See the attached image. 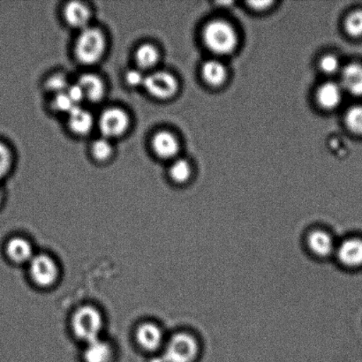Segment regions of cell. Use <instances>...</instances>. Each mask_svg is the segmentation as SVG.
<instances>
[{
  "label": "cell",
  "mask_w": 362,
  "mask_h": 362,
  "mask_svg": "<svg viewBox=\"0 0 362 362\" xmlns=\"http://www.w3.org/2000/svg\"><path fill=\"white\" fill-rule=\"evenodd\" d=\"M152 150L158 158H173L179 152V141L172 133L161 131L155 134L151 141Z\"/></svg>",
  "instance_id": "obj_12"
},
{
  "label": "cell",
  "mask_w": 362,
  "mask_h": 362,
  "mask_svg": "<svg viewBox=\"0 0 362 362\" xmlns=\"http://www.w3.org/2000/svg\"><path fill=\"white\" fill-rule=\"evenodd\" d=\"M320 69L326 74H333L339 69V62L334 55H326L320 60Z\"/></svg>",
  "instance_id": "obj_28"
},
{
  "label": "cell",
  "mask_w": 362,
  "mask_h": 362,
  "mask_svg": "<svg viewBox=\"0 0 362 362\" xmlns=\"http://www.w3.org/2000/svg\"><path fill=\"white\" fill-rule=\"evenodd\" d=\"M318 104L325 110H332L337 107L342 100V91L339 84L325 83L318 88L317 93Z\"/></svg>",
  "instance_id": "obj_16"
},
{
  "label": "cell",
  "mask_w": 362,
  "mask_h": 362,
  "mask_svg": "<svg viewBox=\"0 0 362 362\" xmlns=\"http://www.w3.org/2000/svg\"><path fill=\"white\" fill-rule=\"evenodd\" d=\"M6 253L7 257L16 264H30L35 257L31 243L23 237H13L7 241Z\"/></svg>",
  "instance_id": "obj_11"
},
{
  "label": "cell",
  "mask_w": 362,
  "mask_h": 362,
  "mask_svg": "<svg viewBox=\"0 0 362 362\" xmlns=\"http://www.w3.org/2000/svg\"><path fill=\"white\" fill-rule=\"evenodd\" d=\"M307 244L312 254L322 258L334 254L337 248L331 234L324 230H315L308 234Z\"/></svg>",
  "instance_id": "obj_10"
},
{
  "label": "cell",
  "mask_w": 362,
  "mask_h": 362,
  "mask_svg": "<svg viewBox=\"0 0 362 362\" xmlns=\"http://www.w3.org/2000/svg\"><path fill=\"white\" fill-rule=\"evenodd\" d=\"M170 176L176 183L182 184L190 179L191 166L185 159H178L170 168Z\"/></svg>",
  "instance_id": "obj_21"
},
{
  "label": "cell",
  "mask_w": 362,
  "mask_h": 362,
  "mask_svg": "<svg viewBox=\"0 0 362 362\" xmlns=\"http://www.w3.org/2000/svg\"><path fill=\"white\" fill-rule=\"evenodd\" d=\"M158 51L154 45L145 44L137 49L136 59L138 66L141 69H151L158 63Z\"/></svg>",
  "instance_id": "obj_20"
},
{
  "label": "cell",
  "mask_w": 362,
  "mask_h": 362,
  "mask_svg": "<svg viewBox=\"0 0 362 362\" xmlns=\"http://www.w3.org/2000/svg\"><path fill=\"white\" fill-rule=\"evenodd\" d=\"M98 125L103 136L106 139L119 137L129 129V116L122 109L109 108L103 112Z\"/></svg>",
  "instance_id": "obj_7"
},
{
  "label": "cell",
  "mask_w": 362,
  "mask_h": 362,
  "mask_svg": "<svg viewBox=\"0 0 362 362\" xmlns=\"http://www.w3.org/2000/svg\"><path fill=\"white\" fill-rule=\"evenodd\" d=\"M46 86H47L49 90L56 92L57 95H58L66 92L70 85L67 83L65 76H62V74H56V76L49 78L47 83H46Z\"/></svg>",
  "instance_id": "obj_26"
},
{
  "label": "cell",
  "mask_w": 362,
  "mask_h": 362,
  "mask_svg": "<svg viewBox=\"0 0 362 362\" xmlns=\"http://www.w3.org/2000/svg\"><path fill=\"white\" fill-rule=\"evenodd\" d=\"M113 356L112 346L101 339L87 343L83 353L84 362H113Z\"/></svg>",
  "instance_id": "obj_13"
},
{
  "label": "cell",
  "mask_w": 362,
  "mask_h": 362,
  "mask_svg": "<svg viewBox=\"0 0 362 362\" xmlns=\"http://www.w3.org/2000/svg\"><path fill=\"white\" fill-rule=\"evenodd\" d=\"M84 94L85 99L90 102H99L104 98L105 87L103 81L95 74H86L79 78L77 83Z\"/></svg>",
  "instance_id": "obj_14"
},
{
  "label": "cell",
  "mask_w": 362,
  "mask_h": 362,
  "mask_svg": "<svg viewBox=\"0 0 362 362\" xmlns=\"http://www.w3.org/2000/svg\"><path fill=\"white\" fill-rule=\"evenodd\" d=\"M250 6L252 7V8L257 9V10H264L265 8H267L269 6H271L272 2L269 1H254V2H250Z\"/></svg>",
  "instance_id": "obj_31"
},
{
  "label": "cell",
  "mask_w": 362,
  "mask_h": 362,
  "mask_svg": "<svg viewBox=\"0 0 362 362\" xmlns=\"http://www.w3.org/2000/svg\"><path fill=\"white\" fill-rule=\"evenodd\" d=\"M345 28L347 33L352 37L362 35V10L356 11L346 18Z\"/></svg>",
  "instance_id": "obj_24"
},
{
  "label": "cell",
  "mask_w": 362,
  "mask_h": 362,
  "mask_svg": "<svg viewBox=\"0 0 362 362\" xmlns=\"http://www.w3.org/2000/svg\"><path fill=\"white\" fill-rule=\"evenodd\" d=\"M66 93L69 95L74 104L79 106L80 103L85 99L83 90L78 84L70 85L67 88Z\"/></svg>",
  "instance_id": "obj_29"
},
{
  "label": "cell",
  "mask_w": 362,
  "mask_h": 362,
  "mask_svg": "<svg viewBox=\"0 0 362 362\" xmlns=\"http://www.w3.org/2000/svg\"><path fill=\"white\" fill-rule=\"evenodd\" d=\"M342 85L354 95H362V66L352 63L342 71Z\"/></svg>",
  "instance_id": "obj_18"
},
{
  "label": "cell",
  "mask_w": 362,
  "mask_h": 362,
  "mask_svg": "<svg viewBox=\"0 0 362 362\" xmlns=\"http://www.w3.org/2000/svg\"><path fill=\"white\" fill-rule=\"evenodd\" d=\"M202 74L204 81L213 87L221 86L227 77V71L223 63L218 60H209L202 67Z\"/></svg>",
  "instance_id": "obj_19"
},
{
  "label": "cell",
  "mask_w": 362,
  "mask_h": 362,
  "mask_svg": "<svg viewBox=\"0 0 362 362\" xmlns=\"http://www.w3.org/2000/svg\"><path fill=\"white\" fill-rule=\"evenodd\" d=\"M105 49L106 41L102 31L97 28L87 27L81 30L74 52L81 63L94 65L104 56Z\"/></svg>",
  "instance_id": "obj_3"
},
{
  "label": "cell",
  "mask_w": 362,
  "mask_h": 362,
  "mask_svg": "<svg viewBox=\"0 0 362 362\" xmlns=\"http://www.w3.org/2000/svg\"><path fill=\"white\" fill-rule=\"evenodd\" d=\"M136 338L141 349L148 352H155L164 345V333L154 322H144L138 326Z\"/></svg>",
  "instance_id": "obj_8"
},
{
  "label": "cell",
  "mask_w": 362,
  "mask_h": 362,
  "mask_svg": "<svg viewBox=\"0 0 362 362\" xmlns=\"http://www.w3.org/2000/svg\"><path fill=\"white\" fill-rule=\"evenodd\" d=\"M69 125L74 133L83 136L93 127V117L87 110L76 106L69 113Z\"/></svg>",
  "instance_id": "obj_17"
},
{
  "label": "cell",
  "mask_w": 362,
  "mask_h": 362,
  "mask_svg": "<svg viewBox=\"0 0 362 362\" xmlns=\"http://www.w3.org/2000/svg\"><path fill=\"white\" fill-rule=\"evenodd\" d=\"M199 353L200 346L197 339L189 333L180 332L165 344L161 357L164 362H194Z\"/></svg>",
  "instance_id": "obj_4"
},
{
  "label": "cell",
  "mask_w": 362,
  "mask_h": 362,
  "mask_svg": "<svg viewBox=\"0 0 362 362\" xmlns=\"http://www.w3.org/2000/svg\"><path fill=\"white\" fill-rule=\"evenodd\" d=\"M345 120L350 131L358 136H362V106L350 108L346 112Z\"/></svg>",
  "instance_id": "obj_22"
},
{
  "label": "cell",
  "mask_w": 362,
  "mask_h": 362,
  "mask_svg": "<svg viewBox=\"0 0 362 362\" xmlns=\"http://www.w3.org/2000/svg\"><path fill=\"white\" fill-rule=\"evenodd\" d=\"M103 326L104 319L101 312L90 305L78 308L71 321L74 335L86 344L100 339Z\"/></svg>",
  "instance_id": "obj_2"
},
{
  "label": "cell",
  "mask_w": 362,
  "mask_h": 362,
  "mask_svg": "<svg viewBox=\"0 0 362 362\" xmlns=\"http://www.w3.org/2000/svg\"><path fill=\"white\" fill-rule=\"evenodd\" d=\"M3 200V192L1 190V188H0V204H1Z\"/></svg>",
  "instance_id": "obj_32"
},
{
  "label": "cell",
  "mask_w": 362,
  "mask_h": 362,
  "mask_svg": "<svg viewBox=\"0 0 362 362\" xmlns=\"http://www.w3.org/2000/svg\"><path fill=\"white\" fill-rule=\"evenodd\" d=\"M52 105L57 111L66 113H69L77 106L74 104L73 101L71 100L66 92L57 95L54 101H53Z\"/></svg>",
  "instance_id": "obj_27"
},
{
  "label": "cell",
  "mask_w": 362,
  "mask_h": 362,
  "mask_svg": "<svg viewBox=\"0 0 362 362\" xmlns=\"http://www.w3.org/2000/svg\"><path fill=\"white\" fill-rule=\"evenodd\" d=\"M335 254L340 264L349 268H358L362 265V240L349 239L337 247Z\"/></svg>",
  "instance_id": "obj_9"
},
{
  "label": "cell",
  "mask_w": 362,
  "mask_h": 362,
  "mask_svg": "<svg viewBox=\"0 0 362 362\" xmlns=\"http://www.w3.org/2000/svg\"><path fill=\"white\" fill-rule=\"evenodd\" d=\"M145 77L140 71L138 70H131L129 73L127 74V83L130 85V86H140V85H144Z\"/></svg>",
  "instance_id": "obj_30"
},
{
  "label": "cell",
  "mask_w": 362,
  "mask_h": 362,
  "mask_svg": "<svg viewBox=\"0 0 362 362\" xmlns=\"http://www.w3.org/2000/svg\"><path fill=\"white\" fill-rule=\"evenodd\" d=\"M202 38L209 51L218 55H228L235 51L238 37L232 25L225 21L215 20L206 25Z\"/></svg>",
  "instance_id": "obj_1"
},
{
  "label": "cell",
  "mask_w": 362,
  "mask_h": 362,
  "mask_svg": "<svg viewBox=\"0 0 362 362\" xmlns=\"http://www.w3.org/2000/svg\"><path fill=\"white\" fill-rule=\"evenodd\" d=\"M91 153L98 161L107 160L112 153V145L106 138H100L92 144Z\"/></svg>",
  "instance_id": "obj_23"
},
{
  "label": "cell",
  "mask_w": 362,
  "mask_h": 362,
  "mask_svg": "<svg viewBox=\"0 0 362 362\" xmlns=\"http://www.w3.org/2000/svg\"><path fill=\"white\" fill-rule=\"evenodd\" d=\"M12 154L5 144L0 143V180L7 175L12 166Z\"/></svg>",
  "instance_id": "obj_25"
},
{
  "label": "cell",
  "mask_w": 362,
  "mask_h": 362,
  "mask_svg": "<svg viewBox=\"0 0 362 362\" xmlns=\"http://www.w3.org/2000/svg\"><path fill=\"white\" fill-rule=\"evenodd\" d=\"M64 16L66 23L74 28H83L88 27L90 19V12L84 4L72 1L67 4L64 10Z\"/></svg>",
  "instance_id": "obj_15"
},
{
  "label": "cell",
  "mask_w": 362,
  "mask_h": 362,
  "mask_svg": "<svg viewBox=\"0 0 362 362\" xmlns=\"http://www.w3.org/2000/svg\"><path fill=\"white\" fill-rule=\"evenodd\" d=\"M30 274L35 285L49 287L57 282L59 276V268L54 259L47 255H35L30 262Z\"/></svg>",
  "instance_id": "obj_5"
},
{
  "label": "cell",
  "mask_w": 362,
  "mask_h": 362,
  "mask_svg": "<svg viewBox=\"0 0 362 362\" xmlns=\"http://www.w3.org/2000/svg\"><path fill=\"white\" fill-rule=\"evenodd\" d=\"M144 86L152 97L166 100L177 93L179 85L171 74L158 71L145 77Z\"/></svg>",
  "instance_id": "obj_6"
}]
</instances>
